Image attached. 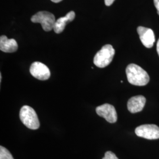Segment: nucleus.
<instances>
[{"label":"nucleus","mask_w":159,"mask_h":159,"mask_svg":"<svg viewBox=\"0 0 159 159\" xmlns=\"http://www.w3.org/2000/svg\"><path fill=\"white\" fill-rule=\"evenodd\" d=\"M128 81L133 85L143 86L148 84L150 77L148 73L135 64H129L125 70Z\"/></svg>","instance_id":"obj_1"},{"label":"nucleus","mask_w":159,"mask_h":159,"mask_svg":"<svg viewBox=\"0 0 159 159\" xmlns=\"http://www.w3.org/2000/svg\"><path fill=\"white\" fill-rule=\"evenodd\" d=\"M20 118L23 124L31 130L40 127V121L37 114L33 108L29 106H24L20 110Z\"/></svg>","instance_id":"obj_2"},{"label":"nucleus","mask_w":159,"mask_h":159,"mask_svg":"<svg viewBox=\"0 0 159 159\" xmlns=\"http://www.w3.org/2000/svg\"><path fill=\"white\" fill-rule=\"evenodd\" d=\"M114 54L115 50L113 46L110 44L105 45L97 52L94 57V64L99 68H104L111 63Z\"/></svg>","instance_id":"obj_3"},{"label":"nucleus","mask_w":159,"mask_h":159,"mask_svg":"<svg viewBox=\"0 0 159 159\" xmlns=\"http://www.w3.org/2000/svg\"><path fill=\"white\" fill-rule=\"evenodd\" d=\"M33 23H40L45 31H50L54 29L56 23L55 16L50 12L40 11L31 17Z\"/></svg>","instance_id":"obj_4"},{"label":"nucleus","mask_w":159,"mask_h":159,"mask_svg":"<svg viewBox=\"0 0 159 159\" xmlns=\"http://www.w3.org/2000/svg\"><path fill=\"white\" fill-rule=\"evenodd\" d=\"M135 133L137 136L148 140L159 139V127L155 125H144L137 127Z\"/></svg>","instance_id":"obj_5"},{"label":"nucleus","mask_w":159,"mask_h":159,"mask_svg":"<svg viewBox=\"0 0 159 159\" xmlns=\"http://www.w3.org/2000/svg\"><path fill=\"white\" fill-rule=\"evenodd\" d=\"M30 71L34 77L40 80H48L51 75L48 67L44 64L39 61L34 62L31 65Z\"/></svg>","instance_id":"obj_6"},{"label":"nucleus","mask_w":159,"mask_h":159,"mask_svg":"<svg viewBox=\"0 0 159 159\" xmlns=\"http://www.w3.org/2000/svg\"><path fill=\"white\" fill-rule=\"evenodd\" d=\"M96 113L99 116L106 120L108 123H114L117 120L116 110L113 106L109 104H104L96 108Z\"/></svg>","instance_id":"obj_7"},{"label":"nucleus","mask_w":159,"mask_h":159,"mask_svg":"<svg viewBox=\"0 0 159 159\" xmlns=\"http://www.w3.org/2000/svg\"><path fill=\"white\" fill-rule=\"evenodd\" d=\"M143 46L146 48H152L155 42V36L153 31L150 29L140 26L137 29Z\"/></svg>","instance_id":"obj_8"},{"label":"nucleus","mask_w":159,"mask_h":159,"mask_svg":"<svg viewBox=\"0 0 159 159\" xmlns=\"http://www.w3.org/2000/svg\"><path fill=\"white\" fill-rule=\"evenodd\" d=\"M146 99L143 96L139 95L130 98L127 102V108L131 113H136L142 110Z\"/></svg>","instance_id":"obj_9"},{"label":"nucleus","mask_w":159,"mask_h":159,"mask_svg":"<svg viewBox=\"0 0 159 159\" xmlns=\"http://www.w3.org/2000/svg\"><path fill=\"white\" fill-rule=\"evenodd\" d=\"M75 17V12L73 11H71L67 13L65 17L59 18L56 21L54 24V32L57 34L61 33L64 31V30L65 29L66 25L68 23H70L72 21H73Z\"/></svg>","instance_id":"obj_10"},{"label":"nucleus","mask_w":159,"mask_h":159,"mask_svg":"<svg viewBox=\"0 0 159 159\" xmlns=\"http://www.w3.org/2000/svg\"><path fill=\"white\" fill-rule=\"evenodd\" d=\"M18 49V44L16 40L8 39L6 35L0 37V50L4 52H14Z\"/></svg>","instance_id":"obj_11"},{"label":"nucleus","mask_w":159,"mask_h":159,"mask_svg":"<svg viewBox=\"0 0 159 159\" xmlns=\"http://www.w3.org/2000/svg\"><path fill=\"white\" fill-rule=\"evenodd\" d=\"M0 159H14L11 153L6 148L0 146Z\"/></svg>","instance_id":"obj_12"},{"label":"nucleus","mask_w":159,"mask_h":159,"mask_svg":"<svg viewBox=\"0 0 159 159\" xmlns=\"http://www.w3.org/2000/svg\"><path fill=\"white\" fill-rule=\"evenodd\" d=\"M102 159H119L116 156L115 154L113 153V152L108 151L106 152L104 157L102 158Z\"/></svg>","instance_id":"obj_13"},{"label":"nucleus","mask_w":159,"mask_h":159,"mask_svg":"<svg viewBox=\"0 0 159 159\" xmlns=\"http://www.w3.org/2000/svg\"><path fill=\"white\" fill-rule=\"evenodd\" d=\"M154 4L155 7L157 10V13L159 15V0H154Z\"/></svg>","instance_id":"obj_14"},{"label":"nucleus","mask_w":159,"mask_h":159,"mask_svg":"<svg viewBox=\"0 0 159 159\" xmlns=\"http://www.w3.org/2000/svg\"><path fill=\"white\" fill-rule=\"evenodd\" d=\"M115 0H104L105 4L107 6H110L113 4Z\"/></svg>","instance_id":"obj_15"},{"label":"nucleus","mask_w":159,"mask_h":159,"mask_svg":"<svg viewBox=\"0 0 159 159\" xmlns=\"http://www.w3.org/2000/svg\"><path fill=\"white\" fill-rule=\"evenodd\" d=\"M157 53L159 56V39L157 41Z\"/></svg>","instance_id":"obj_16"},{"label":"nucleus","mask_w":159,"mask_h":159,"mask_svg":"<svg viewBox=\"0 0 159 159\" xmlns=\"http://www.w3.org/2000/svg\"><path fill=\"white\" fill-rule=\"evenodd\" d=\"M51 1H52V2H56V3H57V2H60V1H61L62 0H51Z\"/></svg>","instance_id":"obj_17"},{"label":"nucleus","mask_w":159,"mask_h":159,"mask_svg":"<svg viewBox=\"0 0 159 159\" xmlns=\"http://www.w3.org/2000/svg\"><path fill=\"white\" fill-rule=\"evenodd\" d=\"M1 80H2V75L0 74V82H1Z\"/></svg>","instance_id":"obj_18"}]
</instances>
